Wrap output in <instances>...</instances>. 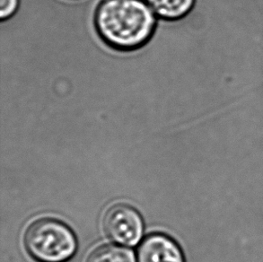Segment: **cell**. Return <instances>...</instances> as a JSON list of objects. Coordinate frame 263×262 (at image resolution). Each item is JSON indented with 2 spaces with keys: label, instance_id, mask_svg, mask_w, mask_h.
Here are the masks:
<instances>
[{
  "label": "cell",
  "instance_id": "1",
  "mask_svg": "<svg viewBox=\"0 0 263 262\" xmlns=\"http://www.w3.org/2000/svg\"><path fill=\"white\" fill-rule=\"evenodd\" d=\"M157 18L144 0H102L96 7L93 24L106 45L132 51L148 43L157 27Z\"/></svg>",
  "mask_w": 263,
  "mask_h": 262
},
{
  "label": "cell",
  "instance_id": "2",
  "mask_svg": "<svg viewBox=\"0 0 263 262\" xmlns=\"http://www.w3.org/2000/svg\"><path fill=\"white\" fill-rule=\"evenodd\" d=\"M25 246L38 262H67L74 256L78 241L71 229L60 220H36L25 231Z\"/></svg>",
  "mask_w": 263,
  "mask_h": 262
},
{
  "label": "cell",
  "instance_id": "3",
  "mask_svg": "<svg viewBox=\"0 0 263 262\" xmlns=\"http://www.w3.org/2000/svg\"><path fill=\"white\" fill-rule=\"evenodd\" d=\"M103 228L114 242L135 246L142 238L144 224L136 209L126 204H116L110 207L103 216Z\"/></svg>",
  "mask_w": 263,
  "mask_h": 262
},
{
  "label": "cell",
  "instance_id": "4",
  "mask_svg": "<svg viewBox=\"0 0 263 262\" xmlns=\"http://www.w3.org/2000/svg\"><path fill=\"white\" fill-rule=\"evenodd\" d=\"M138 262H184L181 248L163 234L146 236L138 249Z\"/></svg>",
  "mask_w": 263,
  "mask_h": 262
},
{
  "label": "cell",
  "instance_id": "5",
  "mask_svg": "<svg viewBox=\"0 0 263 262\" xmlns=\"http://www.w3.org/2000/svg\"><path fill=\"white\" fill-rule=\"evenodd\" d=\"M157 17L175 21L184 17L194 6L195 0H144Z\"/></svg>",
  "mask_w": 263,
  "mask_h": 262
},
{
  "label": "cell",
  "instance_id": "6",
  "mask_svg": "<svg viewBox=\"0 0 263 262\" xmlns=\"http://www.w3.org/2000/svg\"><path fill=\"white\" fill-rule=\"evenodd\" d=\"M86 262H136L130 250L118 245H103L93 250Z\"/></svg>",
  "mask_w": 263,
  "mask_h": 262
},
{
  "label": "cell",
  "instance_id": "7",
  "mask_svg": "<svg viewBox=\"0 0 263 262\" xmlns=\"http://www.w3.org/2000/svg\"><path fill=\"white\" fill-rule=\"evenodd\" d=\"M20 0H0V16L2 21L12 17L17 11Z\"/></svg>",
  "mask_w": 263,
  "mask_h": 262
}]
</instances>
